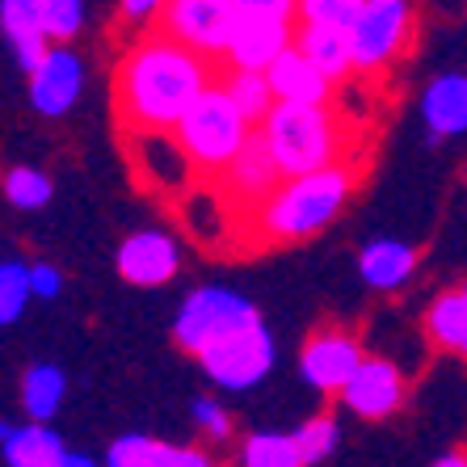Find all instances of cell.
Wrapping results in <instances>:
<instances>
[{
	"label": "cell",
	"mask_w": 467,
	"mask_h": 467,
	"mask_svg": "<svg viewBox=\"0 0 467 467\" xmlns=\"http://www.w3.org/2000/svg\"><path fill=\"white\" fill-rule=\"evenodd\" d=\"M291 442H295V451H299V463L316 467V463H325V459L341 446V425H337V417L333 413L307 417V421L291 434Z\"/></svg>",
	"instance_id": "obj_26"
},
{
	"label": "cell",
	"mask_w": 467,
	"mask_h": 467,
	"mask_svg": "<svg viewBox=\"0 0 467 467\" xmlns=\"http://www.w3.org/2000/svg\"><path fill=\"white\" fill-rule=\"evenodd\" d=\"M253 320H261L257 304H253L249 295H240L236 286H219V283L194 286L173 316V341H177V349L198 358L207 346L240 333Z\"/></svg>",
	"instance_id": "obj_5"
},
{
	"label": "cell",
	"mask_w": 467,
	"mask_h": 467,
	"mask_svg": "<svg viewBox=\"0 0 467 467\" xmlns=\"http://www.w3.org/2000/svg\"><path fill=\"white\" fill-rule=\"evenodd\" d=\"M211 85H219V67L190 47L173 43L161 30L135 34L114 72V114L127 130H177L185 109Z\"/></svg>",
	"instance_id": "obj_1"
},
{
	"label": "cell",
	"mask_w": 467,
	"mask_h": 467,
	"mask_svg": "<svg viewBox=\"0 0 467 467\" xmlns=\"http://www.w3.org/2000/svg\"><path fill=\"white\" fill-rule=\"evenodd\" d=\"M404 396H409V379H404L400 362L367 354V362L354 370V379L341 388L337 400L358 421H388L391 413L404 409Z\"/></svg>",
	"instance_id": "obj_12"
},
{
	"label": "cell",
	"mask_w": 467,
	"mask_h": 467,
	"mask_svg": "<svg viewBox=\"0 0 467 467\" xmlns=\"http://www.w3.org/2000/svg\"><path fill=\"white\" fill-rule=\"evenodd\" d=\"M127 156L140 185H148L152 194L185 198L198 185L194 164H190V156H185V148L177 143L173 130H130Z\"/></svg>",
	"instance_id": "obj_9"
},
{
	"label": "cell",
	"mask_w": 467,
	"mask_h": 467,
	"mask_svg": "<svg viewBox=\"0 0 467 467\" xmlns=\"http://www.w3.org/2000/svg\"><path fill=\"white\" fill-rule=\"evenodd\" d=\"M367 0H295V26H328V30H354Z\"/></svg>",
	"instance_id": "obj_29"
},
{
	"label": "cell",
	"mask_w": 467,
	"mask_h": 467,
	"mask_svg": "<svg viewBox=\"0 0 467 467\" xmlns=\"http://www.w3.org/2000/svg\"><path fill=\"white\" fill-rule=\"evenodd\" d=\"M85 26V0H47L43 34L51 47H67Z\"/></svg>",
	"instance_id": "obj_31"
},
{
	"label": "cell",
	"mask_w": 467,
	"mask_h": 467,
	"mask_svg": "<svg viewBox=\"0 0 467 467\" xmlns=\"http://www.w3.org/2000/svg\"><path fill=\"white\" fill-rule=\"evenodd\" d=\"M367 362L362 354V341L354 333L337 325H320L312 337L304 341V354H299V375H304L307 388L316 391H333L341 396L349 379H354V370Z\"/></svg>",
	"instance_id": "obj_11"
},
{
	"label": "cell",
	"mask_w": 467,
	"mask_h": 467,
	"mask_svg": "<svg viewBox=\"0 0 467 467\" xmlns=\"http://www.w3.org/2000/svg\"><path fill=\"white\" fill-rule=\"evenodd\" d=\"M219 85H223V93L232 98V106L249 119V127H261V122L270 119V109L278 106L265 72H236V67H228V72L219 77Z\"/></svg>",
	"instance_id": "obj_25"
},
{
	"label": "cell",
	"mask_w": 467,
	"mask_h": 467,
	"mask_svg": "<svg viewBox=\"0 0 467 467\" xmlns=\"http://www.w3.org/2000/svg\"><path fill=\"white\" fill-rule=\"evenodd\" d=\"M417 30L413 0H367L362 17L349 30L354 43V77H375L404 55L409 38Z\"/></svg>",
	"instance_id": "obj_6"
},
{
	"label": "cell",
	"mask_w": 467,
	"mask_h": 467,
	"mask_svg": "<svg viewBox=\"0 0 467 467\" xmlns=\"http://www.w3.org/2000/svg\"><path fill=\"white\" fill-rule=\"evenodd\" d=\"M43 9H47V0H0V26L9 34L13 55L26 67V77L51 51V43H47V34H43Z\"/></svg>",
	"instance_id": "obj_21"
},
{
	"label": "cell",
	"mask_w": 467,
	"mask_h": 467,
	"mask_svg": "<svg viewBox=\"0 0 467 467\" xmlns=\"http://www.w3.org/2000/svg\"><path fill=\"white\" fill-rule=\"evenodd\" d=\"M253 130L257 127H249V119L232 106L223 85H211L194 106L185 109V119L177 122L173 135L185 148L190 164H194L198 182L215 185L219 177L232 169V161L244 152V143L253 140Z\"/></svg>",
	"instance_id": "obj_4"
},
{
	"label": "cell",
	"mask_w": 467,
	"mask_h": 467,
	"mask_svg": "<svg viewBox=\"0 0 467 467\" xmlns=\"http://www.w3.org/2000/svg\"><path fill=\"white\" fill-rule=\"evenodd\" d=\"M0 185H5V198H9L17 211H38V207H47L55 194L51 177H47L43 169H30V164L9 169V173L0 177Z\"/></svg>",
	"instance_id": "obj_28"
},
{
	"label": "cell",
	"mask_w": 467,
	"mask_h": 467,
	"mask_svg": "<svg viewBox=\"0 0 467 467\" xmlns=\"http://www.w3.org/2000/svg\"><path fill=\"white\" fill-rule=\"evenodd\" d=\"M190 417H194L198 430H202L207 438H215V442L232 438V413L219 400H211V396H198V400L190 404Z\"/></svg>",
	"instance_id": "obj_33"
},
{
	"label": "cell",
	"mask_w": 467,
	"mask_h": 467,
	"mask_svg": "<svg viewBox=\"0 0 467 467\" xmlns=\"http://www.w3.org/2000/svg\"><path fill=\"white\" fill-rule=\"evenodd\" d=\"M295 47L307 64L337 88L354 77V43L349 30H328V26H299L295 30Z\"/></svg>",
	"instance_id": "obj_19"
},
{
	"label": "cell",
	"mask_w": 467,
	"mask_h": 467,
	"mask_svg": "<svg viewBox=\"0 0 467 467\" xmlns=\"http://www.w3.org/2000/svg\"><path fill=\"white\" fill-rule=\"evenodd\" d=\"M85 93V64L72 47H51L30 72V106L43 119H64Z\"/></svg>",
	"instance_id": "obj_15"
},
{
	"label": "cell",
	"mask_w": 467,
	"mask_h": 467,
	"mask_svg": "<svg viewBox=\"0 0 467 467\" xmlns=\"http://www.w3.org/2000/svg\"><path fill=\"white\" fill-rule=\"evenodd\" d=\"M358 274L370 291H400V286L413 283L417 274V249L391 236L370 240L358 253Z\"/></svg>",
	"instance_id": "obj_18"
},
{
	"label": "cell",
	"mask_w": 467,
	"mask_h": 467,
	"mask_svg": "<svg viewBox=\"0 0 467 467\" xmlns=\"http://www.w3.org/2000/svg\"><path fill=\"white\" fill-rule=\"evenodd\" d=\"M240 13H286L295 17V0H232Z\"/></svg>",
	"instance_id": "obj_37"
},
{
	"label": "cell",
	"mask_w": 467,
	"mask_h": 467,
	"mask_svg": "<svg viewBox=\"0 0 467 467\" xmlns=\"http://www.w3.org/2000/svg\"><path fill=\"white\" fill-rule=\"evenodd\" d=\"M148 451H152V438H148V434H122V438H114V442H109L101 467H143Z\"/></svg>",
	"instance_id": "obj_34"
},
{
	"label": "cell",
	"mask_w": 467,
	"mask_h": 467,
	"mask_svg": "<svg viewBox=\"0 0 467 467\" xmlns=\"http://www.w3.org/2000/svg\"><path fill=\"white\" fill-rule=\"evenodd\" d=\"M434 467H467V451H451V455H442Z\"/></svg>",
	"instance_id": "obj_39"
},
{
	"label": "cell",
	"mask_w": 467,
	"mask_h": 467,
	"mask_svg": "<svg viewBox=\"0 0 467 467\" xmlns=\"http://www.w3.org/2000/svg\"><path fill=\"white\" fill-rule=\"evenodd\" d=\"M59 467H101V463H98V459H93V455H80V451H67V459H64V463H59Z\"/></svg>",
	"instance_id": "obj_38"
},
{
	"label": "cell",
	"mask_w": 467,
	"mask_h": 467,
	"mask_svg": "<svg viewBox=\"0 0 467 467\" xmlns=\"http://www.w3.org/2000/svg\"><path fill=\"white\" fill-rule=\"evenodd\" d=\"M257 130L283 182L346 164V127L328 106H274Z\"/></svg>",
	"instance_id": "obj_3"
},
{
	"label": "cell",
	"mask_w": 467,
	"mask_h": 467,
	"mask_svg": "<svg viewBox=\"0 0 467 467\" xmlns=\"http://www.w3.org/2000/svg\"><path fill=\"white\" fill-rule=\"evenodd\" d=\"M0 455H5L9 467H59L67 459V446L51 425H38V421L9 425V421H0Z\"/></svg>",
	"instance_id": "obj_20"
},
{
	"label": "cell",
	"mask_w": 467,
	"mask_h": 467,
	"mask_svg": "<svg viewBox=\"0 0 467 467\" xmlns=\"http://www.w3.org/2000/svg\"><path fill=\"white\" fill-rule=\"evenodd\" d=\"M358 185V169L354 164H333L325 173L307 177H286L244 223L261 244H295V240H312L346 211Z\"/></svg>",
	"instance_id": "obj_2"
},
{
	"label": "cell",
	"mask_w": 467,
	"mask_h": 467,
	"mask_svg": "<svg viewBox=\"0 0 467 467\" xmlns=\"http://www.w3.org/2000/svg\"><path fill=\"white\" fill-rule=\"evenodd\" d=\"M173 0H119V17L135 30H152V22H161V13L169 9Z\"/></svg>",
	"instance_id": "obj_35"
},
{
	"label": "cell",
	"mask_w": 467,
	"mask_h": 467,
	"mask_svg": "<svg viewBox=\"0 0 467 467\" xmlns=\"http://www.w3.org/2000/svg\"><path fill=\"white\" fill-rule=\"evenodd\" d=\"M278 185H283V173H278L270 148L261 140V130H253V140L244 143V152L232 161L228 173L215 182V190L223 194V202H228L240 219H249Z\"/></svg>",
	"instance_id": "obj_13"
},
{
	"label": "cell",
	"mask_w": 467,
	"mask_h": 467,
	"mask_svg": "<svg viewBox=\"0 0 467 467\" xmlns=\"http://www.w3.org/2000/svg\"><path fill=\"white\" fill-rule=\"evenodd\" d=\"M177 215H182L185 232L194 240H202V244H219L232 232V207L207 182H198L185 198H177Z\"/></svg>",
	"instance_id": "obj_22"
},
{
	"label": "cell",
	"mask_w": 467,
	"mask_h": 467,
	"mask_svg": "<svg viewBox=\"0 0 467 467\" xmlns=\"http://www.w3.org/2000/svg\"><path fill=\"white\" fill-rule=\"evenodd\" d=\"M295 30L299 26L286 13H240L223 64L236 72H270L274 59L295 47Z\"/></svg>",
	"instance_id": "obj_10"
},
{
	"label": "cell",
	"mask_w": 467,
	"mask_h": 467,
	"mask_svg": "<svg viewBox=\"0 0 467 467\" xmlns=\"http://www.w3.org/2000/svg\"><path fill=\"white\" fill-rule=\"evenodd\" d=\"M143 467H215V459L202 446H182V442H156L143 459Z\"/></svg>",
	"instance_id": "obj_32"
},
{
	"label": "cell",
	"mask_w": 467,
	"mask_h": 467,
	"mask_svg": "<svg viewBox=\"0 0 467 467\" xmlns=\"http://www.w3.org/2000/svg\"><path fill=\"white\" fill-rule=\"evenodd\" d=\"M236 17H240V9L232 0H173L152 30L169 34L173 43L190 47L194 55H202V59L215 64V59L228 55Z\"/></svg>",
	"instance_id": "obj_8"
},
{
	"label": "cell",
	"mask_w": 467,
	"mask_h": 467,
	"mask_svg": "<svg viewBox=\"0 0 467 467\" xmlns=\"http://www.w3.org/2000/svg\"><path fill=\"white\" fill-rule=\"evenodd\" d=\"M425 337L467 358V286L442 291L425 312Z\"/></svg>",
	"instance_id": "obj_23"
},
{
	"label": "cell",
	"mask_w": 467,
	"mask_h": 467,
	"mask_svg": "<svg viewBox=\"0 0 467 467\" xmlns=\"http://www.w3.org/2000/svg\"><path fill=\"white\" fill-rule=\"evenodd\" d=\"M114 265H119V278L130 286H164L182 270V244L164 228L130 232L114 253Z\"/></svg>",
	"instance_id": "obj_14"
},
{
	"label": "cell",
	"mask_w": 467,
	"mask_h": 467,
	"mask_svg": "<svg viewBox=\"0 0 467 467\" xmlns=\"http://www.w3.org/2000/svg\"><path fill=\"white\" fill-rule=\"evenodd\" d=\"M30 299V265L26 261H0V328L13 325Z\"/></svg>",
	"instance_id": "obj_30"
},
{
	"label": "cell",
	"mask_w": 467,
	"mask_h": 467,
	"mask_svg": "<svg viewBox=\"0 0 467 467\" xmlns=\"http://www.w3.org/2000/svg\"><path fill=\"white\" fill-rule=\"evenodd\" d=\"M240 467H304L299 451H295L291 434H270L257 430L240 442Z\"/></svg>",
	"instance_id": "obj_27"
},
{
	"label": "cell",
	"mask_w": 467,
	"mask_h": 467,
	"mask_svg": "<svg viewBox=\"0 0 467 467\" xmlns=\"http://www.w3.org/2000/svg\"><path fill=\"white\" fill-rule=\"evenodd\" d=\"M64 396H67L64 367H55V362H34V367L22 375V409L30 421L47 425L59 409H64Z\"/></svg>",
	"instance_id": "obj_24"
},
{
	"label": "cell",
	"mask_w": 467,
	"mask_h": 467,
	"mask_svg": "<svg viewBox=\"0 0 467 467\" xmlns=\"http://www.w3.org/2000/svg\"><path fill=\"white\" fill-rule=\"evenodd\" d=\"M274 358H278V346H274V333L265 328V320H253L240 333L215 341L198 354L207 379L223 391H249L257 388L265 375L274 370Z\"/></svg>",
	"instance_id": "obj_7"
},
{
	"label": "cell",
	"mask_w": 467,
	"mask_h": 467,
	"mask_svg": "<svg viewBox=\"0 0 467 467\" xmlns=\"http://www.w3.org/2000/svg\"><path fill=\"white\" fill-rule=\"evenodd\" d=\"M30 295L34 299H59L64 295V270L51 261H34L30 265Z\"/></svg>",
	"instance_id": "obj_36"
},
{
	"label": "cell",
	"mask_w": 467,
	"mask_h": 467,
	"mask_svg": "<svg viewBox=\"0 0 467 467\" xmlns=\"http://www.w3.org/2000/svg\"><path fill=\"white\" fill-rule=\"evenodd\" d=\"M265 80H270L278 106H328L333 98V85L299 55V47H291L283 59H274Z\"/></svg>",
	"instance_id": "obj_17"
},
{
	"label": "cell",
	"mask_w": 467,
	"mask_h": 467,
	"mask_svg": "<svg viewBox=\"0 0 467 467\" xmlns=\"http://www.w3.org/2000/svg\"><path fill=\"white\" fill-rule=\"evenodd\" d=\"M421 122L430 143L467 135V72H442L421 93Z\"/></svg>",
	"instance_id": "obj_16"
}]
</instances>
